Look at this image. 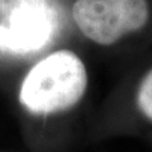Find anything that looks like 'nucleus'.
I'll return each mask as SVG.
<instances>
[{
  "label": "nucleus",
  "instance_id": "nucleus-1",
  "mask_svg": "<svg viewBox=\"0 0 152 152\" xmlns=\"http://www.w3.org/2000/svg\"><path fill=\"white\" fill-rule=\"evenodd\" d=\"M88 72L80 57L60 50L28 71L19 90V102L29 113L50 115L66 112L83 99Z\"/></svg>",
  "mask_w": 152,
  "mask_h": 152
},
{
  "label": "nucleus",
  "instance_id": "nucleus-3",
  "mask_svg": "<svg viewBox=\"0 0 152 152\" xmlns=\"http://www.w3.org/2000/svg\"><path fill=\"white\" fill-rule=\"evenodd\" d=\"M150 17L147 0H76L74 22L83 34L102 46L142 29Z\"/></svg>",
  "mask_w": 152,
  "mask_h": 152
},
{
  "label": "nucleus",
  "instance_id": "nucleus-2",
  "mask_svg": "<svg viewBox=\"0 0 152 152\" xmlns=\"http://www.w3.org/2000/svg\"><path fill=\"white\" fill-rule=\"evenodd\" d=\"M61 19L51 0H0V51L28 55L56 37Z\"/></svg>",
  "mask_w": 152,
  "mask_h": 152
},
{
  "label": "nucleus",
  "instance_id": "nucleus-4",
  "mask_svg": "<svg viewBox=\"0 0 152 152\" xmlns=\"http://www.w3.org/2000/svg\"><path fill=\"white\" fill-rule=\"evenodd\" d=\"M137 107L147 119L152 122V69L145 75L137 90Z\"/></svg>",
  "mask_w": 152,
  "mask_h": 152
}]
</instances>
